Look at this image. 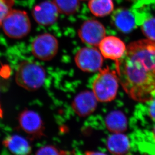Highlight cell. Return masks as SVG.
<instances>
[{
	"mask_svg": "<svg viewBox=\"0 0 155 155\" xmlns=\"http://www.w3.org/2000/svg\"><path fill=\"white\" fill-rule=\"evenodd\" d=\"M115 68L119 83L130 98L142 102L155 99V40L131 42Z\"/></svg>",
	"mask_w": 155,
	"mask_h": 155,
	"instance_id": "cell-1",
	"label": "cell"
},
{
	"mask_svg": "<svg viewBox=\"0 0 155 155\" xmlns=\"http://www.w3.org/2000/svg\"><path fill=\"white\" fill-rule=\"evenodd\" d=\"M46 72L38 63L23 61L18 65L15 74V81L19 86L28 91H35L45 83Z\"/></svg>",
	"mask_w": 155,
	"mask_h": 155,
	"instance_id": "cell-2",
	"label": "cell"
},
{
	"mask_svg": "<svg viewBox=\"0 0 155 155\" xmlns=\"http://www.w3.org/2000/svg\"><path fill=\"white\" fill-rule=\"evenodd\" d=\"M119 81L116 71L108 67L100 69L92 84V92L98 101L108 102L116 98Z\"/></svg>",
	"mask_w": 155,
	"mask_h": 155,
	"instance_id": "cell-3",
	"label": "cell"
},
{
	"mask_svg": "<svg viewBox=\"0 0 155 155\" xmlns=\"http://www.w3.org/2000/svg\"><path fill=\"white\" fill-rule=\"evenodd\" d=\"M1 27L9 38L20 39L28 35L31 24L26 12L12 9L3 20Z\"/></svg>",
	"mask_w": 155,
	"mask_h": 155,
	"instance_id": "cell-4",
	"label": "cell"
},
{
	"mask_svg": "<svg viewBox=\"0 0 155 155\" xmlns=\"http://www.w3.org/2000/svg\"><path fill=\"white\" fill-rule=\"evenodd\" d=\"M58 41L51 33L39 35L31 44L33 55L39 60L48 61L56 56L58 50Z\"/></svg>",
	"mask_w": 155,
	"mask_h": 155,
	"instance_id": "cell-5",
	"label": "cell"
},
{
	"mask_svg": "<svg viewBox=\"0 0 155 155\" xmlns=\"http://www.w3.org/2000/svg\"><path fill=\"white\" fill-rule=\"evenodd\" d=\"M75 64L81 70L86 73H94L101 69L103 57L99 50L94 46L84 47L78 51L75 58Z\"/></svg>",
	"mask_w": 155,
	"mask_h": 155,
	"instance_id": "cell-6",
	"label": "cell"
},
{
	"mask_svg": "<svg viewBox=\"0 0 155 155\" xmlns=\"http://www.w3.org/2000/svg\"><path fill=\"white\" fill-rule=\"evenodd\" d=\"M78 35L83 43L90 46H98L105 36L106 29L97 20H88L81 25Z\"/></svg>",
	"mask_w": 155,
	"mask_h": 155,
	"instance_id": "cell-7",
	"label": "cell"
},
{
	"mask_svg": "<svg viewBox=\"0 0 155 155\" xmlns=\"http://www.w3.org/2000/svg\"><path fill=\"white\" fill-rule=\"evenodd\" d=\"M21 129L32 137H41L45 127L40 115L31 110H24L18 116Z\"/></svg>",
	"mask_w": 155,
	"mask_h": 155,
	"instance_id": "cell-8",
	"label": "cell"
},
{
	"mask_svg": "<svg viewBox=\"0 0 155 155\" xmlns=\"http://www.w3.org/2000/svg\"><path fill=\"white\" fill-rule=\"evenodd\" d=\"M59 13L54 2L45 1L35 6L32 13L35 21L39 25L48 26L57 21Z\"/></svg>",
	"mask_w": 155,
	"mask_h": 155,
	"instance_id": "cell-9",
	"label": "cell"
},
{
	"mask_svg": "<svg viewBox=\"0 0 155 155\" xmlns=\"http://www.w3.org/2000/svg\"><path fill=\"white\" fill-rule=\"evenodd\" d=\"M103 58L117 61L125 53L127 46L121 39L113 35L105 36L98 45Z\"/></svg>",
	"mask_w": 155,
	"mask_h": 155,
	"instance_id": "cell-10",
	"label": "cell"
},
{
	"mask_svg": "<svg viewBox=\"0 0 155 155\" xmlns=\"http://www.w3.org/2000/svg\"><path fill=\"white\" fill-rule=\"evenodd\" d=\"M97 101L92 91H82L74 99L72 102V108L78 115L80 117H86L95 111Z\"/></svg>",
	"mask_w": 155,
	"mask_h": 155,
	"instance_id": "cell-11",
	"label": "cell"
},
{
	"mask_svg": "<svg viewBox=\"0 0 155 155\" xmlns=\"http://www.w3.org/2000/svg\"><path fill=\"white\" fill-rule=\"evenodd\" d=\"M134 13L128 9L119 8L111 16V23L115 28L124 33H130L136 26Z\"/></svg>",
	"mask_w": 155,
	"mask_h": 155,
	"instance_id": "cell-12",
	"label": "cell"
},
{
	"mask_svg": "<svg viewBox=\"0 0 155 155\" xmlns=\"http://www.w3.org/2000/svg\"><path fill=\"white\" fill-rule=\"evenodd\" d=\"M3 143L14 155H29L31 152V147L28 141L19 135L8 136Z\"/></svg>",
	"mask_w": 155,
	"mask_h": 155,
	"instance_id": "cell-13",
	"label": "cell"
},
{
	"mask_svg": "<svg viewBox=\"0 0 155 155\" xmlns=\"http://www.w3.org/2000/svg\"><path fill=\"white\" fill-rule=\"evenodd\" d=\"M106 146L112 155H128L130 149V140L125 134L115 133L108 138Z\"/></svg>",
	"mask_w": 155,
	"mask_h": 155,
	"instance_id": "cell-14",
	"label": "cell"
},
{
	"mask_svg": "<svg viewBox=\"0 0 155 155\" xmlns=\"http://www.w3.org/2000/svg\"><path fill=\"white\" fill-rule=\"evenodd\" d=\"M105 122L107 128L112 133H121L127 129V117L120 111H112L108 114Z\"/></svg>",
	"mask_w": 155,
	"mask_h": 155,
	"instance_id": "cell-15",
	"label": "cell"
},
{
	"mask_svg": "<svg viewBox=\"0 0 155 155\" xmlns=\"http://www.w3.org/2000/svg\"><path fill=\"white\" fill-rule=\"evenodd\" d=\"M88 7L93 15L104 17L113 12L114 2L112 0H90Z\"/></svg>",
	"mask_w": 155,
	"mask_h": 155,
	"instance_id": "cell-16",
	"label": "cell"
},
{
	"mask_svg": "<svg viewBox=\"0 0 155 155\" xmlns=\"http://www.w3.org/2000/svg\"><path fill=\"white\" fill-rule=\"evenodd\" d=\"M61 13L72 15L77 12L80 7L79 0H54Z\"/></svg>",
	"mask_w": 155,
	"mask_h": 155,
	"instance_id": "cell-17",
	"label": "cell"
},
{
	"mask_svg": "<svg viewBox=\"0 0 155 155\" xmlns=\"http://www.w3.org/2000/svg\"><path fill=\"white\" fill-rule=\"evenodd\" d=\"M142 30L147 38L155 41V17L147 19L142 24Z\"/></svg>",
	"mask_w": 155,
	"mask_h": 155,
	"instance_id": "cell-18",
	"label": "cell"
},
{
	"mask_svg": "<svg viewBox=\"0 0 155 155\" xmlns=\"http://www.w3.org/2000/svg\"><path fill=\"white\" fill-rule=\"evenodd\" d=\"M14 0H0V27L3 20L12 10Z\"/></svg>",
	"mask_w": 155,
	"mask_h": 155,
	"instance_id": "cell-19",
	"label": "cell"
},
{
	"mask_svg": "<svg viewBox=\"0 0 155 155\" xmlns=\"http://www.w3.org/2000/svg\"><path fill=\"white\" fill-rule=\"evenodd\" d=\"M65 151L60 150L53 146H45L38 150L35 155H64Z\"/></svg>",
	"mask_w": 155,
	"mask_h": 155,
	"instance_id": "cell-20",
	"label": "cell"
},
{
	"mask_svg": "<svg viewBox=\"0 0 155 155\" xmlns=\"http://www.w3.org/2000/svg\"><path fill=\"white\" fill-rule=\"evenodd\" d=\"M150 101H151V103L150 105L149 109L150 116L151 118L155 121V99L151 100Z\"/></svg>",
	"mask_w": 155,
	"mask_h": 155,
	"instance_id": "cell-21",
	"label": "cell"
},
{
	"mask_svg": "<svg viewBox=\"0 0 155 155\" xmlns=\"http://www.w3.org/2000/svg\"><path fill=\"white\" fill-rule=\"evenodd\" d=\"M85 155H107L106 154L103 153L99 152H91L88 151L87 152Z\"/></svg>",
	"mask_w": 155,
	"mask_h": 155,
	"instance_id": "cell-22",
	"label": "cell"
},
{
	"mask_svg": "<svg viewBox=\"0 0 155 155\" xmlns=\"http://www.w3.org/2000/svg\"><path fill=\"white\" fill-rule=\"evenodd\" d=\"M64 155H77L76 153L74 152H69V151H65Z\"/></svg>",
	"mask_w": 155,
	"mask_h": 155,
	"instance_id": "cell-23",
	"label": "cell"
},
{
	"mask_svg": "<svg viewBox=\"0 0 155 155\" xmlns=\"http://www.w3.org/2000/svg\"><path fill=\"white\" fill-rule=\"evenodd\" d=\"M3 117V109L2 108L1 105L0 104V118Z\"/></svg>",
	"mask_w": 155,
	"mask_h": 155,
	"instance_id": "cell-24",
	"label": "cell"
},
{
	"mask_svg": "<svg viewBox=\"0 0 155 155\" xmlns=\"http://www.w3.org/2000/svg\"><path fill=\"white\" fill-rule=\"evenodd\" d=\"M153 138H154L155 142V126L154 127L153 130Z\"/></svg>",
	"mask_w": 155,
	"mask_h": 155,
	"instance_id": "cell-25",
	"label": "cell"
},
{
	"mask_svg": "<svg viewBox=\"0 0 155 155\" xmlns=\"http://www.w3.org/2000/svg\"><path fill=\"white\" fill-rule=\"evenodd\" d=\"M83 1H86V0H83Z\"/></svg>",
	"mask_w": 155,
	"mask_h": 155,
	"instance_id": "cell-26",
	"label": "cell"
}]
</instances>
